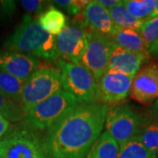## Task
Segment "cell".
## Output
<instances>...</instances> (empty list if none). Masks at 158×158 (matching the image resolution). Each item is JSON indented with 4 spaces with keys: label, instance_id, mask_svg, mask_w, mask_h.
<instances>
[{
    "label": "cell",
    "instance_id": "obj_15",
    "mask_svg": "<svg viewBox=\"0 0 158 158\" xmlns=\"http://www.w3.org/2000/svg\"><path fill=\"white\" fill-rule=\"evenodd\" d=\"M112 38L118 47L150 58V54L141 37L140 31L118 28Z\"/></svg>",
    "mask_w": 158,
    "mask_h": 158
},
{
    "label": "cell",
    "instance_id": "obj_9",
    "mask_svg": "<svg viewBox=\"0 0 158 158\" xmlns=\"http://www.w3.org/2000/svg\"><path fill=\"white\" fill-rule=\"evenodd\" d=\"M133 77L107 70L97 81L96 101L106 106H117L130 96Z\"/></svg>",
    "mask_w": 158,
    "mask_h": 158
},
{
    "label": "cell",
    "instance_id": "obj_24",
    "mask_svg": "<svg viewBox=\"0 0 158 158\" xmlns=\"http://www.w3.org/2000/svg\"><path fill=\"white\" fill-rule=\"evenodd\" d=\"M0 115L10 122H18L24 119L25 114L20 105L11 100L0 90Z\"/></svg>",
    "mask_w": 158,
    "mask_h": 158
},
{
    "label": "cell",
    "instance_id": "obj_10",
    "mask_svg": "<svg viewBox=\"0 0 158 158\" xmlns=\"http://www.w3.org/2000/svg\"><path fill=\"white\" fill-rule=\"evenodd\" d=\"M87 44L85 28L77 22L67 23L65 28L56 35L58 57L72 63H81Z\"/></svg>",
    "mask_w": 158,
    "mask_h": 158
},
{
    "label": "cell",
    "instance_id": "obj_25",
    "mask_svg": "<svg viewBox=\"0 0 158 158\" xmlns=\"http://www.w3.org/2000/svg\"><path fill=\"white\" fill-rule=\"evenodd\" d=\"M56 6H59L68 14L75 17H79L87 5L90 3L88 0H56L53 1Z\"/></svg>",
    "mask_w": 158,
    "mask_h": 158
},
{
    "label": "cell",
    "instance_id": "obj_27",
    "mask_svg": "<svg viewBox=\"0 0 158 158\" xmlns=\"http://www.w3.org/2000/svg\"><path fill=\"white\" fill-rule=\"evenodd\" d=\"M10 128V121L0 115V139L4 136Z\"/></svg>",
    "mask_w": 158,
    "mask_h": 158
},
{
    "label": "cell",
    "instance_id": "obj_13",
    "mask_svg": "<svg viewBox=\"0 0 158 158\" xmlns=\"http://www.w3.org/2000/svg\"><path fill=\"white\" fill-rule=\"evenodd\" d=\"M79 17H81V22L78 24L81 27L109 37H113L118 29L113 22L109 11L101 6L98 0L90 1Z\"/></svg>",
    "mask_w": 158,
    "mask_h": 158
},
{
    "label": "cell",
    "instance_id": "obj_17",
    "mask_svg": "<svg viewBox=\"0 0 158 158\" xmlns=\"http://www.w3.org/2000/svg\"><path fill=\"white\" fill-rule=\"evenodd\" d=\"M118 152V142L105 131L93 143L85 158H117Z\"/></svg>",
    "mask_w": 158,
    "mask_h": 158
},
{
    "label": "cell",
    "instance_id": "obj_4",
    "mask_svg": "<svg viewBox=\"0 0 158 158\" xmlns=\"http://www.w3.org/2000/svg\"><path fill=\"white\" fill-rule=\"evenodd\" d=\"M1 158H51L43 138L25 126L15 127L0 141Z\"/></svg>",
    "mask_w": 158,
    "mask_h": 158
},
{
    "label": "cell",
    "instance_id": "obj_6",
    "mask_svg": "<svg viewBox=\"0 0 158 158\" xmlns=\"http://www.w3.org/2000/svg\"><path fill=\"white\" fill-rule=\"evenodd\" d=\"M57 68L62 74V88L77 100L79 104L96 101L97 82L82 64L57 60Z\"/></svg>",
    "mask_w": 158,
    "mask_h": 158
},
{
    "label": "cell",
    "instance_id": "obj_8",
    "mask_svg": "<svg viewBox=\"0 0 158 158\" xmlns=\"http://www.w3.org/2000/svg\"><path fill=\"white\" fill-rule=\"evenodd\" d=\"M87 36V48L81 63L93 76L96 82L107 71L108 62L116 43L112 37L85 28Z\"/></svg>",
    "mask_w": 158,
    "mask_h": 158
},
{
    "label": "cell",
    "instance_id": "obj_19",
    "mask_svg": "<svg viewBox=\"0 0 158 158\" xmlns=\"http://www.w3.org/2000/svg\"><path fill=\"white\" fill-rule=\"evenodd\" d=\"M25 83L26 82L0 69V90L7 98L19 105H20Z\"/></svg>",
    "mask_w": 158,
    "mask_h": 158
},
{
    "label": "cell",
    "instance_id": "obj_28",
    "mask_svg": "<svg viewBox=\"0 0 158 158\" xmlns=\"http://www.w3.org/2000/svg\"><path fill=\"white\" fill-rule=\"evenodd\" d=\"M98 1L101 6H104L105 8H106L108 11L121 2V0H98Z\"/></svg>",
    "mask_w": 158,
    "mask_h": 158
},
{
    "label": "cell",
    "instance_id": "obj_26",
    "mask_svg": "<svg viewBox=\"0 0 158 158\" xmlns=\"http://www.w3.org/2000/svg\"><path fill=\"white\" fill-rule=\"evenodd\" d=\"M46 2L40 0H22L20 4L25 11L30 14H37L40 15L44 11V6Z\"/></svg>",
    "mask_w": 158,
    "mask_h": 158
},
{
    "label": "cell",
    "instance_id": "obj_11",
    "mask_svg": "<svg viewBox=\"0 0 158 158\" xmlns=\"http://www.w3.org/2000/svg\"><path fill=\"white\" fill-rule=\"evenodd\" d=\"M130 97L143 106H150L158 99V65L148 63L133 77Z\"/></svg>",
    "mask_w": 158,
    "mask_h": 158
},
{
    "label": "cell",
    "instance_id": "obj_16",
    "mask_svg": "<svg viewBox=\"0 0 158 158\" xmlns=\"http://www.w3.org/2000/svg\"><path fill=\"white\" fill-rule=\"evenodd\" d=\"M139 139L155 158L158 154V117L148 114L143 116Z\"/></svg>",
    "mask_w": 158,
    "mask_h": 158
},
{
    "label": "cell",
    "instance_id": "obj_20",
    "mask_svg": "<svg viewBox=\"0 0 158 158\" xmlns=\"http://www.w3.org/2000/svg\"><path fill=\"white\" fill-rule=\"evenodd\" d=\"M113 22L118 28L134 29L140 31L144 21L133 17L121 1L118 5L109 10Z\"/></svg>",
    "mask_w": 158,
    "mask_h": 158
},
{
    "label": "cell",
    "instance_id": "obj_1",
    "mask_svg": "<svg viewBox=\"0 0 158 158\" xmlns=\"http://www.w3.org/2000/svg\"><path fill=\"white\" fill-rule=\"evenodd\" d=\"M109 106L98 101L78 104L47 131L44 146L51 158H85L101 135Z\"/></svg>",
    "mask_w": 158,
    "mask_h": 158
},
{
    "label": "cell",
    "instance_id": "obj_14",
    "mask_svg": "<svg viewBox=\"0 0 158 158\" xmlns=\"http://www.w3.org/2000/svg\"><path fill=\"white\" fill-rule=\"evenodd\" d=\"M149 57L115 46L109 59L107 70L134 77Z\"/></svg>",
    "mask_w": 158,
    "mask_h": 158
},
{
    "label": "cell",
    "instance_id": "obj_12",
    "mask_svg": "<svg viewBox=\"0 0 158 158\" xmlns=\"http://www.w3.org/2000/svg\"><path fill=\"white\" fill-rule=\"evenodd\" d=\"M40 67L39 58L11 50L0 51V69L27 82Z\"/></svg>",
    "mask_w": 158,
    "mask_h": 158
},
{
    "label": "cell",
    "instance_id": "obj_2",
    "mask_svg": "<svg viewBox=\"0 0 158 158\" xmlns=\"http://www.w3.org/2000/svg\"><path fill=\"white\" fill-rule=\"evenodd\" d=\"M4 46L7 50L15 51L43 59L47 62H56L59 59L56 49V36L45 31L37 18L25 15L22 21Z\"/></svg>",
    "mask_w": 158,
    "mask_h": 158
},
{
    "label": "cell",
    "instance_id": "obj_31",
    "mask_svg": "<svg viewBox=\"0 0 158 158\" xmlns=\"http://www.w3.org/2000/svg\"><path fill=\"white\" fill-rule=\"evenodd\" d=\"M0 158H1V153H0Z\"/></svg>",
    "mask_w": 158,
    "mask_h": 158
},
{
    "label": "cell",
    "instance_id": "obj_5",
    "mask_svg": "<svg viewBox=\"0 0 158 158\" xmlns=\"http://www.w3.org/2000/svg\"><path fill=\"white\" fill-rule=\"evenodd\" d=\"M62 90L63 88L60 69L51 66L40 67L24 85L20 101L24 114L26 115L34 106Z\"/></svg>",
    "mask_w": 158,
    "mask_h": 158
},
{
    "label": "cell",
    "instance_id": "obj_3",
    "mask_svg": "<svg viewBox=\"0 0 158 158\" xmlns=\"http://www.w3.org/2000/svg\"><path fill=\"white\" fill-rule=\"evenodd\" d=\"M78 104L69 92L60 90L31 108L26 113L22 125L37 132L48 131Z\"/></svg>",
    "mask_w": 158,
    "mask_h": 158
},
{
    "label": "cell",
    "instance_id": "obj_7",
    "mask_svg": "<svg viewBox=\"0 0 158 158\" xmlns=\"http://www.w3.org/2000/svg\"><path fill=\"white\" fill-rule=\"evenodd\" d=\"M143 116L127 105L109 107L106 119V129L118 142L119 147L138 136Z\"/></svg>",
    "mask_w": 158,
    "mask_h": 158
},
{
    "label": "cell",
    "instance_id": "obj_29",
    "mask_svg": "<svg viewBox=\"0 0 158 158\" xmlns=\"http://www.w3.org/2000/svg\"><path fill=\"white\" fill-rule=\"evenodd\" d=\"M149 114L154 116V117H158V99L153 104Z\"/></svg>",
    "mask_w": 158,
    "mask_h": 158
},
{
    "label": "cell",
    "instance_id": "obj_30",
    "mask_svg": "<svg viewBox=\"0 0 158 158\" xmlns=\"http://www.w3.org/2000/svg\"><path fill=\"white\" fill-rule=\"evenodd\" d=\"M158 16V0L156 1V8H155V13H154V17Z\"/></svg>",
    "mask_w": 158,
    "mask_h": 158
},
{
    "label": "cell",
    "instance_id": "obj_21",
    "mask_svg": "<svg viewBox=\"0 0 158 158\" xmlns=\"http://www.w3.org/2000/svg\"><path fill=\"white\" fill-rule=\"evenodd\" d=\"M156 0H123L129 13L139 20L147 21L154 17Z\"/></svg>",
    "mask_w": 158,
    "mask_h": 158
},
{
    "label": "cell",
    "instance_id": "obj_23",
    "mask_svg": "<svg viewBox=\"0 0 158 158\" xmlns=\"http://www.w3.org/2000/svg\"><path fill=\"white\" fill-rule=\"evenodd\" d=\"M117 158H155L142 144L138 136L119 147Z\"/></svg>",
    "mask_w": 158,
    "mask_h": 158
},
{
    "label": "cell",
    "instance_id": "obj_22",
    "mask_svg": "<svg viewBox=\"0 0 158 158\" xmlns=\"http://www.w3.org/2000/svg\"><path fill=\"white\" fill-rule=\"evenodd\" d=\"M140 33L150 56L158 55V16L143 23Z\"/></svg>",
    "mask_w": 158,
    "mask_h": 158
},
{
    "label": "cell",
    "instance_id": "obj_18",
    "mask_svg": "<svg viewBox=\"0 0 158 158\" xmlns=\"http://www.w3.org/2000/svg\"><path fill=\"white\" fill-rule=\"evenodd\" d=\"M37 20L45 31L56 36L60 34L67 25V18L64 13L53 6H48L47 10L39 15Z\"/></svg>",
    "mask_w": 158,
    "mask_h": 158
}]
</instances>
